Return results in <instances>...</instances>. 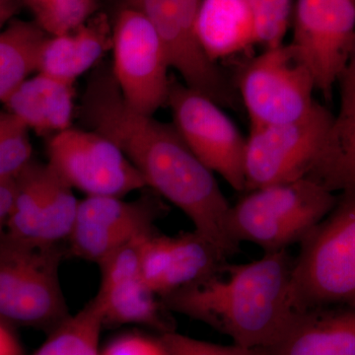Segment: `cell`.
Returning a JSON list of instances; mask_svg holds the SVG:
<instances>
[{
  "mask_svg": "<svg viewBox=\"0 0 355 355\" xmlns=\"http://www.w3.org/2000/svg\"><path fill=\"white\" fill-rule=\"evenodd\" d=\"M79 116L92 132L113 141L150 187L182 210L196 232L226 258L239 253L230 230L231 205L214 173L189 148L174 125L135 111L123 99L113 70L89 79Z\"/></svg>",
  "mask_w": 355,
  "mask_h": 355,
  "instance_id": "obj_1",
  "label": "cell"
},
{
  "mask_svg": "<svg viewBox=\"0 0 355 355\" xmlns=\"http://www.w3.org/2000/svg\"><path fill=\"white\" fill-rule=\"evenodd\" d=\"M293 260L282 250L250 263H225L207 279L162 296V304L230 336L235 345L268 349L296 314L289 296Z\"/></svg>",
  "mask_w": 355,
  "mask_h": 355,
  "instance_id": "obj_2",
  "label": "cell"
},
{
  "mask_svg": "<svg viewBox=\"0 0 355 355\" xmlns=\"http://www.w3.org/2000/svg\"><path fill=\"white\" fill-rule=\"evenodd\" d=\"M294 312L355 308V193H343L300 242L291 277Z\"/></svg>",
  "mask_w": 355,
  "mask_h": 355,
  "instance_id": "obj_3",
  "label": "cell"
},
{
  "mask_svg": "<svg viewBox=\"0 0 355 355\" xmlns=\"http://www.w3.org/2000/svg\"><path fill=\"white\" fill-rule=\"evenodd\" d=\"M338 198L308 178L249 191L231 205V234L265 253L300 243L336 207Z\"/></svg>",
  "mask_w": 355,
  "mask_h": 355,
  "instance_id": "obj_4",
  "label": "cell"
},
{
  "mask_svg": "<svg viewBox=\"0 0 355 355\" xmlns=\"http://www.w3.org/2000/svg\"><path fill=\"white\" fill-rule=\"evenodd\" d=\"M58 245L22 241L0 231V320L51 333L70 316L60 280Z\"/></svg>",
  "mask_w": 355,
  "mask_h": 355,
  "instance_id": "obj_5",
  "label": "cell"
},
{
  "mask_svg": "<svg viewBox=\"0 0 355 355\" xmlns=\"http://www.w3.org/2000/svg\"><path fill=\"white\" fill-rule=\"evenodd\" d=\"M333 121L317 104L300 120L251 127L245 150L246 191L308 178Z\"/></svg>",
  "mask_w": 355,
  "mask_h": 355,
  "instance_id": "obj_6",
  "label": "cell"
},
{
  "mask_svg": "<svg viewBox=\"0 0 355 355\" xmlns=\"http://www.w3.org/2000/svg\"><path fill=\"white\" fill-rule=\"evenodd\" d=\"M314 80L291 44L254 58L243 69L239 91L251 127L300 120L314 110Z\"/></svg>",
  "mask_w": 355,
  "mask_h": 355,
  "instance_id": "obj_7",
  "label": "cell"
},
{
  "mask_svg": "<svg viewBox=\"0 0 355 355\" xmlns=\"http://www.w3.org/2000/svg\"><path fill=\"white\" fill-rule=\"evenodd\" d=\"M167 104L171 108L173 125L193 153L233 190L246 191V139L219 105L173 79Z\"/></svg>",
  "mask_w": 355,
  "mask_h": 355,
  "instance_id": "obj_8",
  "label": "cell"
},
{
  "mask_svg": "<svg viewBox=\"0 0 355 355\" xmlns=\"http://www.w3.org/2000/svg\"><path fill=\"white\" fill-rule=\"evenodd\" d=\"M113 74L135 111L153 116L167 103V55L153 23L135 7L119 12L113 27Z\"/></svg>",
  "mask_w": 355,
  "mask_h": 355,
  "instance_id": "obj_9",
  "label": "cell"
},
{
  "mask_svg": "<svg viewBox=\"0 0 355 355\" xmlns=\"http://www.w3.org/2000/svg\"><path fill=\"white\" fill-rule=\"evenodd\" d=\"M49 165L87 197L121 198L146 188L139 170L113 141L99 133L69 128L48 144Z\"/></svg>",
  "mask_w": 355,
  "mask_h": 355,
  "instance_id": "obj_10",
  "label": "cell"
},
{
  "mask_svg": "<svg viewBox=\"0 0 355 355\" xmlns=\"http://www.w3.org/2000/svg\"><path fill=\"white\" fill-rule=\"evenodd\" d=\"M354 33L355 0H297L291 46L327 99L347 67Z\"/></svg>",
  "mask_w": 355,
  "mask_h": 355,
  "instance_id": "obj_11",
  "label": "cell"
},
{
  "mask_svg": "<svg viewBox=\"0 0 355 355\" xmlns=\"http://www.w3.org/2000/svg\"><path fill=\"white\" fill-rule=\"evenodd\" d=\"M202 0H135L157 31L170 67L189 87L216 104L234 107L236 97L221 70L203 51L196 26Z\"/></svg>",
  "mask_w": 355,
  "mask_h": 355,
  "instance_id": "obj_12",
  "label": "cell"
},
{
  "mask_svg": "<svg viewBox=\"0 0 355 355\" xmlns=\"http://www.w3.org/2000/svg\"><path fill=\"white\" fill-rule=\"evenodd\" d=\"M15 200L6 232L22 241L58 245L69 239L79 202L71 187L48 164L32 162L15 176Z\"/></svg>",
  "mask_w": 355,
  "mask_h": 355,
  "instance_id": "obj_13",
  "label": "cell"
},
{
  "mask_svg": "<svg viewBox=\"0 0 355 355\" xmlns=\"http://www.w3.org/2000/svg\"><path fill=\"white\" fill-rule=\"evenodd\" d=\"M160 214L150 198L125 202L121 198L87 197L80 200L70 233V251L77 258L101 263L132 241L151 232Z\"/></svg>",
  "mask_w": 355,
  "mask_h": 355,
  "instance_id": "obj_14",
  "label": "cell"
},
{
  "mask_svg": "<svg viewBox=\"0 0 355 355\" xmlns=\"http://www.w3.org/2000/svg\"><path fill=\"white\" fill-rule=\"evenodd\" d=\"M153 232L135 238L98 263L101 284L95 298L101 306L104 326L137 324L160 334L173 331L163 318L156 294L142 279L141 245Z\"/></svg>",
  "mask_w": 355,
  "mask_h": 355,
  "instance_id": "obj_15",
  "label": "cell"
},
{
  "mask_svg": "<svg viewBox=\"0 0 355 355\" xmlns=\"http://www.w3.org/2000/svg\"><path fill=\"white\" fill-rule=\"evenodd\" d=\"M270 355H355V308L296 313Z\"/></svg>",
  "mask_w": 355,
  "mask_h": 355,
  "instance_id": "obj_16",
  "label": "cell"
},
{
  "mask_svg": "<svg viewBox=\"0 0 355 355\" xmlns=\"http://www.w3.org/2000/svg\"><path fill=\"white\" fill-rule=\"evenodd\" d=\"M74 83L39 72L26 79L6 99L9 113L39 135L70 128L73 116Z\"/></svg>",
  "mask_w": 355,
  "mask_h": 355,
  "instance_id": "obj_17",
  "label": "cell"
},
{
  "mask_svg": "<svg viewBox=\"0 0 355 355\" xmlns=\"http://www.w3.org/2000/svg\"><path fill=\"white\" fill-rule=\"evenodd\" d=\"M112 44L113 28L105 14H98L73 31L44 40L37 70L74 83Z\"/></svg>",
  "mask_w": 355,
  "mask_h": 355,
  "instance_id": "obj_18",
  "label": "cell"
},
{
  "mask_svg": "<svg viewBox=\"0 0 355 355\" xmlns=\"http://www.w3.org/2000/svg\"><path fill=\"white\" fill-rule=\"evenodd\" d=\"M196 32L205 55L214 62L258 43L256 22L246 0H202Z\"/></svg>",
  "mask_w": 355,
  "mask_h": 355,
  "instance_id": "obj_19",
  "label": "cell"
},
{
  "mask_svg": "<svg viewBox=\"0 0 355 355\" xmlns=\"http://www.w3.org/2000/svg\"><path fill=\"white\" fill-rule=\"evenodd\" d=\"M324 146L308 179L329 191L355 193V90H342Z\"/></svg>",
  "mask_w": 355,
  "mask_h": 355,
  "instance_id": "obj_20",
  "label": "cell"
},
{
  "mask_svg": "<svg viewBox=\"0 0 355 355\" xmlns=\"http://www.w3.org/2000/svg\"><path fill=\"white\" fill-rule=\"evenodd\" d=\"M46 33L35 22L14 20L0 32V101L38 69Z\"/></svg>",
  "mask_w": 355,
  "mask_h": 355,
  "instance_id": "obj_21",
  "label": "cell"
},
{
  "mask_svg": "<svg viewBox=\"0 0 355 355\" xmlns=\"http://www.w3.org/2000/svg\"><path fill=\"white\" fill-rule=\"evenodd\" d=\"M225 263L220 250L195 230L170 236L169 272L162 296L207 279Z\"/></svg>",
  "mask_w": 355,
  "mask_h": 355,
  "instance_id": "obj_22",
  "label": "cell"
},
{
  "mask_svg": "<svg viewBox=\"0 0 355 355\" xmlns=\"http://www.w3.org/2000/svg\"><path fill=\"white\" fill-rule=\"evenodd\" d=\"M104 317L96 298L49 333L34 355H99Z\"/></svg>",
  "mask_w": 355,
  "mask_h": 355,
  "instance_id": "obj_23",
  "label": "cell"
},
{
  "mask_svg": "<svg viewBox=\"0 0 355 355\" xmlns=\"http://www.w3.org/2000/svg\"><path fill=\"white\" fill-rule=\"evenodd\" d=\"M35 17V23L46 34H67L92 17L95 0H23Z\"/></svg>",
  "mask_w": 355,
  "mask_h": 355,
  "instance_id": "obj_24",
  "label": "cell"
},
{
  "mask_svg": "<svg viewBox=\"0 0 355 355\" xmlns=\"http://www.w3.org/2000/svg\"><path fill=\"white\" fill-rule=\"evenodd\" d=\"M32 146L25 123L0 111V178H14L31 161Z\"/></svg>",
  "mask_w": 355,
  "mask_h": 355,
  "instance_id": "obj_25",
  "label": "cell"
},
{
  "mask_svg": "<svg viewBox=\"0 0 355 355\" xmlns=\"http://www.w3.org/2000/svg\"><path fill=\"white\" fill-rule=\"evenodd\" d=\"M256 22L258 43L266 49L284 44L288 27L291 0H246Z\"/></svg>",
  "mask_w": 355,
  "mask_h": 355,
  "instance_id": "obj_26",
  "label": "cell"
},
{
  "mask_svg": "<svg viewBox=\"0 0 355 355\" xmlns=\"http://www.w3.org/2000/svg\"><path fill=\"white\" fill-rule=\"evenodd\" d=\"M169 266L170 236L147 235L140 251V268L142 279L156 295L165 293Z\"/></svg>",
  "mask_w": 355,
  "mask_h": 355,
  "instance_id": "obj_27",
  "label": "cell"
},
{
  "mask_svg": "<svg viewBox=\"0 0 355 355\" xmlns=\"http://www.w3.org/2000/svg\"><path fill=\"white\" fill-rule=\"evenodd\" d=\"M157 338L166 355H270L268 349H250L235 343L216 345L174 331L160 334Z\"/></svg>",
  "mask_w": 355,
  "mask_h": 355,
  "instance_id": "obj_28",
  "label": "cell"
},
{
  "mask_svg": "<svg viewBox=\"0 0 355 355\" xmlns=\"http://www.w3.org/2000/svg\"><path fill=\"white\" fill-rule=\"evenodd\" d=\"M99 355H166L158 338L137 335L120 336L110 343Z\"/></svg>",
  "mask_w": 355,
  "mask_h": 355,
  "instance_id": "obj_29",
  "label": "cell"
},
{
  "mask_svg": "<svg viewBox=\"0 0 355 355\" xmlns=\"http://www.w3.org/2000/svg\"><path fill=\"white\" fill-rule=\"evenodd\" d=\"M0 355H23L22 347L8 324L0 320Z\"/></svg>",
  "mask_w": 355,
  "mask_h": 355,
  "instance_id": "obj_30",
  "label": "cell"
},
{
  "mask_svg": "<svg viewBox=\"0 0 355 355\" xmlns=\"http://www.w3.org/2000/svg\"><path fill=\"white\" fill-rule=\"evenodd\" d=\"M342 90H355V33L347 67L340 79Z\"/></svg>",
  "mask_w": 355,
  "mask_h": 355,
  "instance_id": "obj_31",
  "label": "cell"
},
{
  "mask_svg": "<svg viewBox=\"0 0 355 355\" xmlns=\"http://www.w3.org/2000/svg\"><path fill=\"white\" fill-rule=\"evenodd\" d=\"M23 4V0H0V30L12 19Z\"/></svg>",
  "mask_w": 355,
  "mask_h": 355,
  "instance_id": "obj_32",
  "label": "cell"
}]
</instances>
